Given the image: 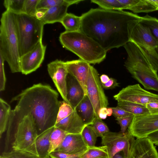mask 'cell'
Returning <instances> with one entry per match:
<instances>
[{"label":"cell","mask_w":158,"mask_h":158,"mask_svg":"<svg viewBox=\"0 0 158 158\" xmlns=\"http://www.w3.org/2000/svg\"><path fill=\"white\" fill-rule=\"evenodd\" d=\"M81 31L107 52L124 46L129 41L128 25L141 17L123 10L91 8L81 16Z\"/></svg>","instance_id":"6da1fadb"},{"label":"cell","mask_w":158,"mask_h":158,"mask_svg":"<svg viewBox=\"0 0 158 158\" xmlns=\"http://www.w3.org/2000/svg\"><path fill=\"white\" fill-rule=\"evenodd\" d=\"M58 96L50 85L39 83L22 91L11 102L17 101L14 109L16 112L31 115L39 135L54 127L59 108Z\"/></svg>","instance_id":"7a4b0ae2"},{"label":"cell","mask_w":158,"mask_h":158,"mask_svg":"<svg viewBox=\"0 0 158 158\" xmlns=\"http://www.w3.org/2000/svg\"><path fill=\"white\" fill-rule=\"evenodd\" d=\"M6 131L5 151H8L13 136V150L24 151L38 157L35 141L38 135L30 114L23 115L11 110Z\"/></svg>","instance_id":"3957f363"},{"label":"cell","mask_w":158,"mask_h":158,"mask_svg":"<svg viewBox=\"0 0 158 158\" xmlns=\"http://www.w3.org/2000/svg\"><path fill=\"white\" fill-rule=\"evenodd\" d=\"M127 54L124 65L132 77L147 89L158 92V75L153 68V57L135 43L123 46Z\"/></svg>","instance_id":"277c9868"},{"label":"cell","mask_w":158,"mask_h":158,"mask_svg":"<svg viewBox=\"0 0 158 158\" xmlns=\"http://www.w3.org/2000/svg\"><path fill=\"white\" fill-rule=\"evenodd\" d=\"M0 55L8 63L12 73L21 72L15 15L7 10L2 14L1 19Z\"/></svg>","instance_id":"5b68a950"},{"label":"cell","mask_w":158,"mask_h":158,"mask_svg":"<svg viewBox=\"0 0 158 158\" xmlns=\"http://www.w3.org/2000/svg\"><path fill=\"white\" fill-rule=\"evenodd\" d=\"M59 41L64 47L90 64H99L106 58L107 52L81 31H65L60 34Z\"/></svg>","instance_id":"8992f818"},{"label":"cell","mask_w":158,"mask_h":158,"mask_svg":"<svg viewBox=\"0 0 158 158\" xmlns=\"http://www.w3.org/2000/svg\"><path fill=\"white\" fill-rule=\"evenodd\" d=\"M15 15L21 57L42 40L44 25L41 20L25 13Z\"/></svg>","instance_id":"52a82bcc"},{"label":"cell","mask_w":158,"mask_h":158,"mask_svg":"<svg viewBox=\"0 0 158 158\" xmlns=\"http://www.w3.org/2000/svg\"><path fill=\"white\" fill-rule=\"evenodd\" d=\"M101 138L102 146L106 147L108 158H112L121 152L125 158H130L135 139L128 130L124 133L110 131Z\"/></svg>","instance_id":"ba28073f"},{"label":"cell","mask_w":158,"mask_h":158,"mask_svg":"<svg viewBox=\"0 0 158 158\" xmlns=\"http://www.w3.org/2000/svg\"><path fill=\"white\" fill-rule=\"evenodd\" d=\"M86 95L91 102L97 118L100 109L107 107L108 100L103 89L97 70L91 66L86 81Z\"/></svg>","instance_id":"9c48e42d"},{"label":"cell","mask_w":158,"mask_h":158,"mask_svg":"<svg viewBox=\"0 0 158 158\" xmlns=\"http://www.w3.org/2000/svg\"><path fill=\"white\" fill-rule=\"evenodd\" d=\"M113 97L117 101H126L145 106L150 102L158 101V94L144 89L139 84L123 88Z\"/></svg>","instance_id":"30bf717a"},{"label":"cell","mask_w":158,"mask_h":158,"mask_svg":"<svg viewBox=\"0 0 158 158\" xmlns=\"http://www.w3.org/2000/svg\"><path fill=\"white\" fill-rule=\"evenodd\" d=\"M127 130L137 138L147 137L158 130V114L134 116Z\"/></svg>","instance_id":"8fae6325"},{"label":"cell","mask_w":158,"mask_h":158,"mask_svg":"<svg viewBox=\"0 0 158 158\" xmlns=\"http://www.w3.org/2000/svg\"><path fill=\"white\" fill-rule=\"evenodd\" d=\"M139 20H132L128 23L129 41L148 50L155 51L158 44L148 29L139 22Z\"/></svg>","instance_id":"7c38bea8"},{"label":"cell","mask_w":158,"mask_h":158,"mask_svg":"<svg viewBox=\"0 0 158 158\" xmlns=\"http://www.w3.org/2000/svg\"><path fill=\"white\" fill-rule=\"evenodd\" d=\"M47 70L63 100L69 103L67 98V77L68 73L65 62L56 59L48 64Z\"/></svg>","instance_id":"4fadbf2b"},{"label":"cell","mask_w":158,"mask_h":158,"mask_svg":"<svg viewBox=\"0 0 158 158\" xmlns=\"http://www.w3.org/2000/svg\"><path fill=\"white\" fill-rule=\"evenodd\" d=\"M46 48L42 40L31 50L20 57V66L23 74H28L40 67L44 59Z\"/></svg>","instance_id":"5bb4252c"},{"label":"cell","mask_w":158,"mask_h":158,"mask_svg":"<svg viewBox=\"0 0 158 158\" xmlns=\"http://www.w3.org/2000/svg\"><path fill=\"white\" fill-rule=\"evenodd\" d=\"M88 148L81 134H67L61 145L55 151L78 155L83 154Z\"/></svg>","instance_id":"9a60e30c"},{"label":"cell","mask_w":158,"mask_h":158,"mask_svg":"<svg viewBox=\"0 0 158 158\" xmlns=\"http://www.w3.org/2000/svg\"><path fill=\"white\" fill-rule=\"evenodd\" d=\"M65 62L68 74L79 83L86 95V81L91 65L81 59Z\"/></svg>","instance_id":"2e32d148"},{"label":"cell","mask_w":158,"mask_h":158,"mask_svg":"<svg viewBox=\"0 0 158 158\" xmlns=\"http://www.w3.org/2000/svg\"><path fill=\"white\" fill-rule=\"evenodd\" d=\"M130 158H158V152L154 144L149 139L137 138Z\"/></svg>","instance_id":"e0dca14e"},{"label":"cell","mask_w":158,"mask_h":158,"mask_svg":"<svg viewBox=\"0 0 158 158\" xmlns=\"http://www.w3.org/2000/svg\"><path fill=\"white\" fill-rule=\"evenodd\" d=\"M82 1V0H66V2L63 4L48 9L41 20L44 25L56 22L60 23L67 13V10L69 6L73 4H77Z\"/></svg>","instance_id":"ac0fdd59"},{"label":"cell","mask_w":158,"mask_h":158,"mask_svg":"<svg viewBox=\"0 0 158 158\" xmlns=\"http://www.w3.org/2000/svg\"><path fill=\"white\" fill-rule=\"evenodd\" d=\"M86 125L77 113L76 110L69 115L56 123L54 127L58 128L67 134H81Z\"/></svg>","instance_id":"d6986e66"},{"label":"cell","mask_w":158,"mask_h":158,"mask_svg":"<svg viewBox=\"0 0 158 158\" xmlns=\"http://www.w3.org/2000/svg\"><path fill=\"white\" fill-rule=\"evenodd\" d=\"M67 87L68 103L75 109L84 98L85 94L79 83L69 74L67 77Z\"/></svg>","instance_id":"ffe728a7"},{"label":"cell","mask_w":158,"mask_h":158,"mask_svg":"<svg viewBox=\"0 0 158 158\" xmlns=\"http://www.w3.org/2000/svg\"><path fill=\"white\" fill-rule=\"evenodd\" d=\"M75 110L86 125H92L97 118L92 104L87 95Z\"/></svg>","instance_id":"44dd1931"},{"label":"cell","mask_w":158,"mask_h":158,"mask_svg":"<svg viewBox=\"0 0 158 158\" xmlns=\"http://www.w3.org/2000/svg\"><path fill=\"white\" fill-rule=\"evenodd\" d=\"M124 9L135 13H149L157 10L156 7L148 0H120Z\"/></svg>","instance_id":"7402d4cb"},{"label":"cell","mask_w":158,"mask_h":158,"mask_svg":"<svg viewBox=\"0 0 158 158\" xmlns=\"http://www.w3.org/2000/svg\"><path fill=\"white\" fill-rule=\"evenodd\" d=\"M54 127L38 135L35 141V148L38 158L49 156L50 138Z\"/></svg>","instance_id":"603a6c76"},{"label":"cell","mask_w":158,"mask_h":158,"mask_svg":"<svg viewBox=\"0 0 158 158\" xmlns=\"http://www.w3.org/2000/svg\"><path fill=\"white\" fill-rule=\"evenodd\" d=\"M117 102V106L134 116H139L149 114L145 106L126 101Z\"/></svg>","instance_id":"cb8c5ba5"},{"label":"cell","mask_w":158,"mask_h":158,"mask_svg":"<svg viewBox=\"0 0 158 158\" xmlns=\"http://www.w3.org/2000/svg\"><path fill=\"white\" fill-rule=\"evenodd\" d=\"M60 23L68 31H81V16H77L71 13H67L61 21Z\"/></svg>","instance_id":"d4e9b609"},{"label":"cell","mask_w":158,"mask_h":158,"mask_svg":"<svg viewBox=\"0 0 158 158\" xmlns=\"http://www.w3.org/2000/svg\"><path fill=\"white\" fill-rule=\"evenodd\" d=\"M11 110L10 105L0 98V137L6 131Z\"/></svg>","instance_id":"484cf974"},{"label":"cell","mask_w":158,"mask_h":158,"mask_svg":"<svg viewBox=\"0 0 158 158\" xmlns=\"http://www.w3.org/2000/svg\"><path fill=\"white\" fill-rule=\"evenodd\" d=\"M139 22L146 27L158 44V19L147 15L141 17Z\"/></svg>","instance_id":"4316f807"},{"label":"cell","mask_w":158,"mask_h":158,"mask_svg":"<svg viewBox=\"0 0 158 158\" xmlns=\"http://www.w3.org/2000/svg\"><path fill=\"white\" fill-rule=\"evenodd\" d=\"M67 134L62 130L54 127L50 138L49 154L61 145Z\"/></svg>","instance_id":"83f0119b"},{"label":"cell","mask_w":158,"mask_h":158,"mask_svg":"<svg viewBox=\"0 0 158 158\" xmlns=\"http://www.w3.org/2000/svg\"><path fill=\"white\" fill-rule=\"evenodd\" d=\"M106 148L103 146L89 148L80 158H108Z\"/></svg>","instance_id":"f1b7e54d"},{"label":"cell","mask_w":158,"mask_h":158,"mask_svg":"<svg viewBox=\"0 0 158 158\" xmlns=\"http://www.w3.org/2000/svg\"><path fill=\"white\" fill-rule=\"evenodd\" d=\"M91 2L104 9L117 10H123V5L120 0H91Z\"/></svg>","instance_id":"f546056e"},{"label":"cell","mask_w":158,"mask_h":158,"mask_svg":"<svg viewBox=\"0 0 158 158\" xmlns=\"http://www.w3.org/2000/svg\"><path fill=\"white\" fill-rule=\"evenodd\" d=\"M25 0H5L3 5L6 10L15 14L23 13Z\"/></svg>","instance_id":"4dcf8cb0"},{"label":"cell","mask_w":158,"mask_h":158,"mask_svg":"<svg viewBox=\"0 0 158 158\" xmlns=\"http://www.w3.org/2000/svg\"><path fill=\"white\" fill-rule=\"evenodd\" d=\"M81 134L89 148L95 146L98 137L90 125L86 126Z\"/></svg>","instance_id":"1f68e13d"},{"label":"cell","mask_w":158,"mask_h":158,"mask_svg":"<svg viewBox=\"0 0 158 158\" xmlns=\"http://www.w3.org/2000/svg\"><path fill=\"white\" fill-rule=\"evenodd\" d=\"M75 110L70 104L64 101H60L59 108L56 123L68 116Z\"/></svg>","instance_id":"d6a6232c"},{"label":"cell","mask_w":158,"mask_h":158,"mask_svg":"<svg viewBox=\"0 0 158 158\" xmlns=\"http://www.w3.org/2000/svg\"><path fill=\"white\" fill-rule=\"evenodd\" d=\"M99 118H96L93 124L90 126L98 137H102L105 134L110 131L106 125Z\"/></svg>","instance_id":"836d02e7"},{"label":"cell","mask_w":158,"mask_h":158,"mask_svg":"<svg viewBox=\"0 0 158 158\" xmlns=\"http://www.w3.org/2000/svg\"><path fill=\"white\" fill-rule=\"evenodd\" d=\"M0 158H38L32 154L24 151L13 150L3 152Z\"/></svg>","instance_id":"e575fe53"},{"label":"cell","mask_w":158,"mask_h":158,"mask_svg":"<svg viewBox=\"0 0 158 158\" xmlns=\"http://www.w3.org/2000/svg\"><path fill=\"white\" fill-rule=\"evenodd\" d=\"M40 0H25L23 13L35 17L37 11V6Z\"/></svg>","instance_id":"d590c367"},{"label":"cell","mask_w":158,"mask_h":158,"mask_svg":"<svg viewBox=\"0 0 158 158\" xmlns=\"http://www.w3.org/2000/svg\"><path fill=\"white\" fill-rule=\"evenodd\" d=\"M66 0H40L37 6V10H48L56 6L65 3Z\"/></svg>","instance_id":"8d00e7d4"},{"label":"cell","mask_w":158,"mask_h":158,"mask_svg":"<svg viewBox=\"0 0 158 158\" xmlns=\"http://www.w3.org/2000/svg\"><path fill=\"white\" fill-rule=\"evenodd\" d=\"M133 117V115H131L116 118L118 123L120 126V132L124 133L127 131V129L128 128L132 121Z\"/></svg>","instance_id":"74e56055"},{"label":"cell","mask_w":158,"mask_h":158,"mask_svg":"<svg viewBox=\"0 0 158 158\" xmlns=\"http://www.w3.org/2000/svg\"><path fill=\"white\" fill-rule=\"evenodd\" d=\"M5 60L0 55V91H4L5 88L6 82L4 69V62Z\"/></svg>","instance_id":"f35d334b"},{"label":"cell","mask_w":158,"mask_h":158,"mask_svg":"<svg viewBox=\"0 0 158 158\" xmlns=\"http://www.w3.org/2000/svg\"><path fill=\"white\" fill-rule=\"evenodd\" d=\"M83 154H69L54 151L49 154V156L51 158H80Z\"/></svg>","instance_id":"ab89813d"},{"label":"cell","mask_w":158,"mask_h":158,"mask_svg":"<svg viewBox=\"0 0 158 158\" xmlns=\"http://www.w3.org/2000/svg\"><path fill=\"white\" fill-rule=\"evenodd\" d=\"M111 108L113 111L112 115L116 118L132 115L117 106Z\"/></svg>","instance_id":"60d3db41"},{"label":"cell","mask_w":158,"mask_h":158,"mask_svg":"<svg viewBox=\"0 0 158 158\" xmlns=\"http://www.w3.org/2000/svg\"><path fill=\"white\" fill-rule=\"evenodd\" d=\"M146 106L149 114H158V101L150 102L147 104Z\"/></svg>","instance_id":"b9f144b4"},{"label":"cell","mask_w":158,"mask_h":158,"mask_svg":"<svg viewBox=\"0 0 158 158\" xmlns=\"http://www.w3.org/2000/svg\"><path fill=\"white\" fill-rule=\"evenodd\" d=\"M101 84L102 87L106 89H112L118 86L117 81L113 78H110L106 83L105 84L101 83Z\"/></svg>","instance_id":"7bdbcfd3"},{"label":"cell","mask_w":158,"mask_h":158,"mask_svg":"<svg viewBox=\"0 0 158 158\" xmlns=\"http://www.w3.org/2000/svg\"><path fill=\"white\" fill-rule=\"evenodd\" d=\"M147 138L149 139L154 144L158 146V130L149 134Z\"/></svg>","instance_id":"ee69618b"},{"label":"cell","mask_w":158,"mask_h":158,"mask_svg":"<svg viewBox=\"0 0 158 158\" xmlns=\"http://www.w3.org/2000/svg\"><path fill=\"white\" fill-rule=\"evenodd\" d=\"M107 107H103L101 108L99 112V118L102 119H105L107 116Z\"/></svg>","instance_id":"f6af8a7d"},{"label":"cell","mask_w":158,"mask_h":158,"mask_svg":"<svg viewBox=\"0 0 158 158\" xmlns=\"http://www.w3.org/2000/svg\"><path fill=\"white\" fill-rule=\"evenodd\" d=\"M47 10L44 9L37 10L35 17L37 19L41 20L44 17L45 12Z\"/></svg>","instance_id":"bcb514c9"},{"label":"cell","mask_w":158,"mask_h":158,"mask_svg":"<svg viewBox=\"0 0 158 158\" xmlns=\"http://www.w3.org/2000/svg\"><path fill=\"white\" fill-rule=\"evenodd\" d=\"M101 83L105 84L110 79L109 77L106 74H102L100 77Z\"/></svg>","instance_id":"7dc6e473"},{"label":"cell","mask_w":158,"mask_h":158,"mask_svg":"<svg viewBox=\"0 0 158 158\" xmlns=\"http://www.w3.org/2000/svg\"><path fill=\"white\" fill-rule=\"evenodd\" d=\"M149 1L153 4L158 10V0H148Z\"/></svg>","instance_id":"c3c4849f"},{"label":"cell","mask_w":158,"mask_h":158,"mask_svg":"<svg viewBox=\"0 0 158 158\" xmlns=\"http://www.w3.org/2000/svg\"><path fill=\"white\" fill-rule=\"evenodd\" d=\"M112 158H125L120 153V152H118L115 154Z\"/></svg>","instance_id":"681fc988"},{"label":"cell","mask_w":158,"mask_h":158,"mask_svg":"<svg viewBox=\"0 0 158 158\" xmlns=\"http://www.w3.org/2000/svg\"><path fill=\"white\" fill-rule=\"evenodd\" d=\"M113 111L111 107H110L107 109V116H110L112 115Z\"/></svg>","instance_id":"f907efd6"},{"label":"cell","mask_w":158,"mask_h":158,"mask_svg":"<svg viewBox=\"0 0 158 158\" xmlns=\"http://www.w3.org/2000/svg\"><path fill=\"white\" fill-rule=\"evenodd\" d=\"M156 52L158 55V47H157L156 49Z\"/></svg>","instance_id":"816d5d0a"},{"label":"cell","mask_w":158,"mask_h":158,"mask_svg":"<svg viewBox=\"0 0 158 158\" xmlns=\"http://www.w3.org/2000/svg\"><path fill=\"white\" fill-rule=\"evenodd\" d=\"M46 158H51L50 157V156H49Z\"/></svg>","instance_id":"f5cc1de1"},{"label":"cell","mask_w":158,"mask_h":158,"mask_svg":"<svg viewBox=\"0 0 158 158\" xmlns=\"http://www.w3.org/2000/svg\"></svg>","instance_id":"db71d44e"}]
</instances>
